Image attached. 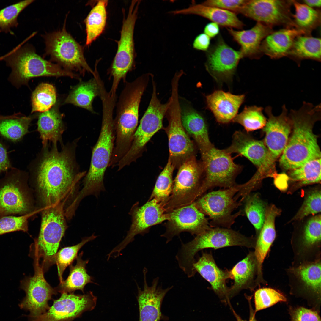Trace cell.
<instances>
[{
	"label": "cell",
	"instance_id": "6da1fadb",
	"mask_svg": "<svg viewBox=\"0 0 321 321\" xmlns=\"http://www.w3.org/2000/svg\"><path fill=\"white\" fill-rule=\"evenodd\" d=\"M78 140L62 146L48 144L30 168V184L35 194L37 210L63 204L66 209L78 193L80 180L86 171L79 172L75 159Z\"/></svg>",
	"mask_w": 321,
	"mask_h": 321
},
{
	"label": "cell",
	"instance_id": "7a4b0ae2",
	"mask_svg": "<svg viewBox=\"0 0 321 321\" xmlns=\"http://www.w3.org/2000/svg\"><path fill=\"white\" fill-rule=\"evenodd\" d=\"M321 105L304 101L297 110L292 109L289 116L293 131L280 160L287 170L299 168L312 160L321 158L317 138L313 132L315 123L320 119Z\"/></svg>",
	"mask_w": 321,
	"mask_h": 321
},
{
	"label": "cell",
	"instance_id": "3957f363",
	"mask_svg": "<svg viewBox=\"0 0 321 321\" xmlns=\"http://www.w3.org/2000/svg\"><path fill=\"white\" fill-rule=\"evenodd\" d=\"M150 76V74H144L124 83L114 119L115 139L111 158L115 162L119 161L130 147L138 125L140 102Z\"/></svg>",
	"mask_w": 321,
	"mask_h": 321
},
{
	"label": "cell",
	"instance_id": "277c9868",
	"mask_svg": "<svg viewBox=\"0 0 321 321\" xmlns=\"http://www.w3.org/2000/svg\"><path fill=\"white\" fill-rule=\"evenodd\" d=\"M102 102L101 130L92 149L90 166L84 177L83 187L77 195L79 201L91 195L97 198L101 192L106 190L104 176L111 160L115 139L113 115L116 103L114 100L108 98L103 99Z\"/></svg>",
	"mask_w": 321,
	"mask_h": 321
},
{
	"label": "cell",
	"instance_id": "5b68a950",
	"mask_svg": "<svg viewBox=\"0 0 321 321\" xmlns=\"http://www.w3.org/2000/svg\"><path fill=\"white\" fill-rule=\"evenodd\" d=\"M256 241L254 238L230 229L210 227L190 242L182 243L175 257L180 269L188 277H191L196 273L193 265L196 261L195 256L199 251L234 246L254 248Z\"/></svg>",
	"mask_w": 321,
	"mask_h": 321
},
{
	"label": "cell",
	"instance_id": "8992f818",
	"mask_svg": "<svg viewBox=\"0 0 321 321\" xmlns=\"http://www.w3.org/2000/svg\"><path fill=\"white\" fill-rule=\"evenodd\" d=\"M12 69L9 80L18 88L28 85L30 79L41 76H68L80 80L78 75L47 61L29 45L19 46L1 58Z\"/></svg>",
	"mask_w": 321,
	"mask_h": 321
},
{
	"label": "cell",
	"instance_id": "52a82bcc",
	"mask_svg": "<svg viewBox=\"0 0 321 321\" xmlns=\"http://www.w3.org/2000/svg\"><path fill=\"white\" fill-rule=\"evenodd\" d=\"M41 212L39 234L32 245L33 250L31 251H33L34 258L42 259L40 265L45 273L54 264L55 256L67 226L63 204L49 207Z\"/></svg>",
	"mask_w": 321,
	"mask_h": 321
},
{
	"label": "cell",
	"instance_id": "ba28073f",
	"mask_svg": "<svg viewBox=\"0 0 321 321\" xmlns=\"http://www.w3.org/2000/svg\"><path fill=\"white\" fill-rule=\"evenodd\" d=\"M28 178L27 172L12 167L0 179V218L39 212Z\"/></svg>",
	"mask_w": 321,
	"mask_h": 321
},
{
	"label": "cell",
	"instance_id": "9c48e42d",
	"mask_svg": "<svg viewBox=\"0 0 321 321\" xmlns=\"http://www.w3.org/2000/svg\"><path fill=\"white\" fill-rule=\"evenodd\" d=\"M152 82V91L149 105L135 131L130 149L117 165L118 171L136 161L142 155L148 142L163 127L169 101L161 103L157 95L154 80Z\"/></svg>",
	"mask_w": 321,
	"mask_h": 321
},
{
	"label": "cell",
	"instance_id": "30bf717a",
	"mask_svg": "<svg viewBox=\"0 0 321 321\" xmlns=\"http://www.w3.org/2000/svg\"><path fill=\"white\" fill-rule=\"evenodd\" d=\"M179 81H171V92L169 105L165 115L168 125L165 128L168 139L169 160L175 168L179 167L186 159L195 155V148L184 129L181 120V108L179 100Z\"/></svg>",
	"mask_w": 321,
	"mask_h": 321
},
{
	"label": "cell",
	"instance_id": "8fae6325",
	"mask_svg": "<svg viewBox=\"0 0 321 321\" xmlns=\"http://www.w3.org/2000/svg\"><path fill=\"white\" fill-rule=\"evenodd\" d=\"M139 1H132L128 15L123 19L120 37L118 43L117 51L107 74L112 79L109 94L116 95L120 81L125 83L127 74L133 69L134 65L133 35L137 18Z\"/></svg>",
	"mask_w": 321,
	"mask_h": 321
},
{
	"label": "cell",
	"instance_id": "7c38bea8",
	"mask_svg": "<svg viewBox=\"0 0 321 321\" xmlns=\"http://www.w3.org/2000/svg\"><path fill=\"white\" fill-rule=\"evenodd\" d=\"M237 184L231 188L212 191L203 194L194 202L196 207L211 220L210 225L230 229L241 211L235 214L233 212L242 204L235 196L243 186Z\"/></svg>",
	"mask_w": 321,
	"mask_h": 321
},
{
	"label": "cell",
	"instance_id": "4fadbf2b",
	"mask_svg": "<svg viewBox=\"0 0 321 321\" xmlns=\"http://www.w3.org/2000/svg\"><path fill=\"white\" fill-rule=\"evenodd\" d=\"M230 155L224 149H220L214 146L201 157L203 177L199 197L208 190L215 187L226 188L237 184L235 179L242 167L234 162Z\"/></svg>",
	"mask_w": 321,
	"mask_h": 321
},
{
	"label": "cell",
	"instance_id": "5bb4252c",
	"mask_svg": "<svg viewBox=\"0 0 321 321\" xmlns=\"http://www.w3.org/2000/svg\"><path fill=\"white\" fill-rule=\"evenodd\" d=\"M178 168L171 193L164 206L167 213L191 204L199 197L203 177L201 162H198L193 155L186 159Z\"/></svg>",
	"mask_w": 321,
	"mask_h": 321
},
{
	"label": "cell",
	"instance_id": "9a60e30c",
	"mask_svg": "<svg viewBox=\"0 0 321 321\" xmlns=\"http://www.w3.org/2000/svg\"><path fill=\"white\" fill-rule=\"evenodd\" d=\"M46 52L52 60L71 71L75 70L84 76L86 73L93 76L95 73L87 63L81 46L66 30H61L45 36Z\"/></svg>",
	"mask_w": 321,
	"mask_h": 321
},
{
	"label": "cell",
	"instance_id": "2e32d148",
	"mask_svg": "<svg viewBox=\"0 0 321 321\" xmlns=\"http://www.w3.org/2000/svg\"><path fill=\"white\" fill-rule=\"evenodd\" d=\"M128 214L131 218L130 229L124 240L108 254V259L114 254H116L115 257L119 256L120 252L134 240L136 235H144L148 232L152 226L167 221L169 218L164 204L154 199L148 200L141 206L139 202H136L132 206Z\"/></svg>",
	"mask_w": 321,
	"mask_h": 321
},
{
	"label": "cell",
	"instance_id": "e0dca14e",
	"mask_svg": "<svg viewBox=\"0 0 321 321\" xmlns=\"http://www.w3.org/2000/svg\"><path fill=\"white\" fill-rule=\"evenodd\" d=\"M292 4V0H248L234 12L272 27L282 26L284 28H295L291 11Z\"/></svg>",
	"mask_w": 321,
	"mask_h": 321
},
{
	"label": "cell",
	"instance_id": "ac0fdd59",
	"mask_svg": "<svg viewBox=\"0 0 321 321\" xmlns=\"http://www.w3.org/2000/svg\"><path fill=\"white\" fill-rule=\"evenodd\" d=\"M34 260V276L26 277L20 284V288L25 291L26 296L19 307L29 312V314L26 315L29 320L47 311L50 307L49 301L52 299L53 295L58 294L55 288L52 287L45 279L39 260L36 258Z\"/></svg>",
	"mask_w": 321,
	"mask_h": 321
},
{
	"label": "cell",
	"instance_id": "d6986e66",
	"mask_svg": "<svg viewBox=\"0 0 321 321\" xmlns=\"http://www.w3.org/2000/svg\"><path fill=\"white\" fill-rule=\"evenodd\" d=\"M97 297L91 291L83 295L62 293L44 314L28 321H73L95 307Z\"/></svg>",
	"mask_w": 321,
	"mask_h": 321
},
{
	"label": "cell",
	"instance_id": "ffe728a7",
	"mask_svg": "<svg viewBox=\"0 0 321 321\" xmlns=\"http://www.w3.org/2000/svg\"><path fill=\"white\" fill-rule=\"evenodd\" d=\"M168 213L169 218L165 224L166 230L161 235L166 239V243L182 232H187L196 236L210 227L208 219L196 207L194 202Z\"/></svg>",
	"mask_w": 321,
	"mask_h": 321
},
{
	"label": "cell",
	"instance_id": "44dd1931",
	"mask_svg": "<svg viewBox=\"0 0 321 321\" xmlns=\"http://www.w3.org/2000/svg\"><path fill=\"white\" fill-rule=\"evenodd\" d=\"M206 51V69L216 80L224 81L230 78L240 60V51L229 46L221 35Z\"/></svg>",
	"mask_w": 321,
	"mask_h": 321
},
{
	"label": "cell",
	"instance_id": "7402d4cb",
	"mask_svg": "<svg viewBox=\"0 0 321 321\" xmlns=\"http://www.w3.org/2000/svg\"><path fill=\"white\" fill-rule=\"evenodd\" d=\"M272 109L270 106L265 108L268 119L263 128L265 133V143L274 160L283 152L286 146L292 128V123L285 105L282 106L281 112L278 116H274Z\"/></svg>",
	"mask_w": 321,
	"mask_h": 321
},
{
	"label": "cell",
	"instance_id": "603a6c76",
	"mask_svg": "<svg viewBox=\"0 0 321 321\" xmlns=\"http://www.w3.org/2000/svg\"><path fill=\"white\" fill-rule=\"evenodd\" d=\"M147 271V269L145 267L143 270V289L141 290L137 284L139 321H160L162 317L161 307L163 300L173 286L164 289L161 286H158V277L154 278L152 285L149 286L146 280Z\"/></svg>",
	"mask_w": 321,
	"mask_h": 321
},
{
	"label": "cell",
	"instance_id": "cb8c5ba5",
	"mask_svg": "<svg viewBox=\"0 0 321 321\" xmlns=\"http://www.w3.org/2000/svg\"><path fill=\"white\" fill-rule=\"evenodd\" d=\"M224 150L229 154L236 153L246 158L259 170H262L273 160L262 141L254 139L242 131L234 133L230 145Z\"/></svg>",
	"mask_w": 321,
	"mask_h": 321
},
{
	"label": "cell",
	"instance_id": "d4e9b609",
	"mask_svg": "<svg viewBox=\"0 0 321 321\" xmlns=\"http://www.w3.org/2000/svg\"><path fill=\"white\" fill-rule=\"evenodd\" d=\"M193 267L210 284L211 288L221 301L231 305L228 298L229 287L226 280L230 278V272L219 268L211 253L203 252L201 256L194 262Z\"/></svg>",
	"mask_w": 321,
	"mask_h": 321
},
{
	"label": "cell",
	"instance_id": "484cf974",
	"mask_svg": "<svg viewBox=\"0 0 321 321\" xmlns=\"http://www.w3.org/2000/svg\"><path fill=\"white\" fill-rule=\"evenodd\" d=\"M233 40L240 46L239 51L242 58L258 59L263 55L260 50L261 43L268 34L274 31L273 27L260 22L251 29L236 30L227 28Z\"/></svg>",
	"mask_w": 321,
	"mask_h": 321
},
{
	"label": "cell",
	"instance_id": "4316f807",
	"mask_svg": "<svg viewBox=\"0 0 321 321\" xmlns=\"http://www.w3.org/2000/svg\"><path fill=\"white\" fill-rule=\"evenodd\" d=\"M180 108L182 125L188 135L195 140L202 157L214 146L209 139L206 122L203 117L190 105H180Z\"/></svg>",
	"mask_w": 321,
	"mask_h": 321
},
{
	"label": "cell",
	"instance_id": "83f0119b",
	"mask_svg": "<svg viewBox=\"0 0 321 321\" xmlns=\"http://www.w3.org/2000/svg\"><path fill=\"white\" fill-rule=\"evenodd\" d=\"M207 106L218 122L227 124L232 121L243 102L245 95H235L218 90L206 96Z\"/></svg>",
	"mask_w": 321,
	"mask_h": 321
},
{
	"label": "cell",
	"instance_id": "f1b7e54d",
	"mask_svg": "<svg viewBox=\"0 0 321 321\" xmlns=\"http://www.w3.org/2000/svg\"><path fill=\"white\" fill-rule=\"evenodd\" d=\"M229 272L230 278L234 281L233 285L229 290L228 298L229 300L242 290L252 291L258 285L257 263L254 252H249Z\"/></svg>",
	"mask_w": 321,
	"mask_h": 321
},
{
	"label": "cell",
	"instance_id": "f546056e",
	"mask_svg": "<svg viewBox=\"0 0 321 321\" xmlns=\"http://www.w3.org/2000/svg\"><path fill=\"white\" fill-rule=\"evenodd\" d=\"M303 32L296 28H287L274 31L267 35L262 41L260 50L262 55L271 59H278L287 56L295 38Z\"/></svg>",
	"mask_w": 321,
	"mask_h": 321
},
{
	"label": "cell",
	"instance_id": "4dcf8cb0",
	"mask_svg": "<svg viewBox=\"0 0 321 321\" xmlns=\"http://www.w3.org/2000/svg\"><path fill=\"white\" fill-rule=\"evenodd\" d=\"M174 15L192 14L204 17L215 23L219 26L227 28L241 29L244 24L232 12L200 4H193L188 7L174 10Z\"/></svg>",
	"mask_w": 321,
	"mask_h": 321
},
{
	"label": "cell",
	"instance_id": "1f68e13d",
	"mask_svg": "<svg viewBox=\"0 0 321 321\" xmlns=\"http://www.w3.org/2000/svg\"><path fill=\"white\" fill-rule=\"evenodd\" d=\"M57 103L49 110L41 113L37 122V130L40 134L43 147L48 142L57 144L62 143V135L65 130L63 115L59 109Z\"/></svg>",
	"mask_w": 321,
	"mask_h": 321
},
{
	"label": "cell",
	"instance_id": "d6a6232c",
	"mask_svg": "<svg viewBox=\"0 0 321 321\" xmlns=\"http://www.w3.org/2000/svg\"><path fill=\"white\" fill-rule=\"evenodd\" d=\"M281 212L274 205L266 208L265 221L256 241L254 252L259 274L262 273V263L275 238V220Z\"/></svg>",
	"mask_w": 321,
	"mask_h": 321
},
{
	"label": "cell",
	"instance_id": "836d02e7",
	"mask_svg": "<svg viewBox=\"0 0 321 321\" xmlns=\"http://www.w3.org/2000/svg\"><path fill=\"white\" fill-rule=\"evenodd\" d=\"M95 65L93 77L86 81H81L71 89L65 99L64 104H71L84 108L94 114L92 103L97 96L100 95V86L97 78L98 72Z\"/></svg>",
	"mask_w": 321,
	"mask_h": 321
},
{
	"label": "cell",
	"instance_id": "e575fe53",
	"mask_svg": "<svg viewBox=\"0 0 321 321\" xmlns=\"http://www.w3.org/2000/svg\"><path fill=\"white\" fill-rule=\"evenodd\" d=\"M83 254L82 251L76 259L75 265L70 266V273L67 278L60 282L55 288L57 292L70 293L77 290L81 291L84 293L85 286L89 283L97 284L93 281V278L87 272L86 266L89 260H83L82 257Z\"/></svg>",
	"mask_w": 321,
	"mask_h": 321
},
{
	"label": "cell",
	"instance_id": "d590c367",
	"mask_svg": "<svg viewBox=\"0 0 321 321\" xmlns=\"http://www.w3.org/2000/svg\"><path fill=\"white\" fill-rule=\"evenodd\" d=\"M295 62L298 66L305 59L320 62L321 39L310 36L300 35L295 39L287 56Z\"/></svg>",
	"mask_w": 321,
	"mask_h": 321
},
{
	"label": "cell",
	"instance_id": "8d00e7d4",
	"mask_svg": "<svg viewBox=\"0 0 321 321\" xmlns=\"http://www.w3.org/2000/svg\"><path fill=\"white\" fill-rule=\"evenodd\" d=\"M295 277L307 292L320 299L321 294V262L303 264L292 270Z\"/></svg>",
	"mask_w": 321,
	"mask_h": 321
},
{
	"label": "cell",
	"instance_id": "74e56055",
	"mask_svg": "<svg viewBox=\"0 0 321 321\" xmlns=\"http://www.w3.org/2000/svg\"><path fill=\"white\" fill-rule=\"evenodd\" d=\"M295 9L293 14L295 28L303 32L304 35H311L312 32L321 24V11L295 0H292Z\"/></svg>",
	"mask_w": 321,
	"mask_h": 321
},
{
	"label": "cell",
	"instance_id": "f35d334b",
	"mask_svg": "<svg viewBox=\"0 0 321 321\" xmlns=\"http://www.w3.org/2000/svg\"><path fill=\"white\" fill-rule=\"evenodd\" d=\"M108 3L107 0L98 1L86 18V45L91 44L104 30L107 20Z\"/></svg>",
	"mask_w": 321,
	"mask_h": 321
},
{
	"label": "cell",
	"instance_id": "ab89813d",
	"mask_svg": "<svg viewBox=\"0 0 321 321\" xmlns=\"http://www.w3.org/2000/svg\"><path fill=\"white\" fill-rule=\"evenodd\" d=\"M34 117H26L20 114L0 120V136L13 142L19 141L29 132V126Z\"/></svg>",
	"mask_w": 321,
	"mask_h": 321
},
{
	"label": "cell",
	"instance_id": "60d3db41",
	"mask_svg": "<svg viewBox=\"0 0 321 321\" xmlns=\"http://www.w3.org/2000/svg\"><path fill=\"white\" fill-rule=\"evenodd\" d=\"M56 91L54 86L48 83H42L32 92L31 113L43 112L54 106L56 101Z\"/></svg>",
	"mask_w": 321,
	"mask_h": 321
},
{
	"label": "cell",
	"instance_id": "b9f144b4",
	"mask_svg": "<svg viewBox=\"0 0 321 321\" xmlns=\"http://www.w3.org/2000/svg\"><path fill=\"white\" fill-rule=\"evenodd\" d=\"M175 168L174 166L168 159L166 166L157 180L149 200L155 199L165 205L172 190L173 184L172 176Z\"/></svg>",
	"mask_w": 321,
	"mask_h": 321
},
{
	"label": "cell",
	"instance_id": "7bdbcfd3",
	"mask_svg": "<svg viewBox=\"0 0 321 321\" xmlns=\"http://www.w3.org/2000/svg\"><path fill=\"white\" fill-rule=\"evenodd\" d=\"M263 109L262 107L256 106L245 107L232 121L242 125L247 132L263 128L267 121Z\"/></svg>",
	"mask_w": 321,
	"mask_h": 321
},
{
	"label": "cell",
	"instance_id": "ee69618b",
	"mask_svg": "<svg viewBox=\"0 0 321 321\" xmlns=\"http://www.w3.org/2000/svg\"><path fill=\"white\" fill-rule=\"evenodd\" d=\"M244 211L248 219L259 233L264 224L266 208L257 193H250L245 198Z\"/></svg>",
	"mask_w": 321,
	"mask_h": 321
},
{
	"label": "cell",
	"instance_id": "f6af8a7d",
	"mask_svg": "<svg viewBox=\"0 0 321 321\" xmlns=\"http://www.w3.org/2000/svg\"><path fill=\"white\" fill-rule=\"evenodd\" d=\"M321 158L310 161L302 166L291 170L289 176L301 185L320 182Z\"/></svg>",
	"mask_w": 321,
	"mask_h": 321
},
{
	"label": "cell",
	"instance_id": "bcb514c9",
	"mask_svg": "<svg viewBox=\"0 0 321 321\" xmlns=\"http://www.w3.org/2000/svg\"><path fill=\"white\" fill-rule=\"evenodd\" d=\"M97 236L93 234L89 237L83 238L79 243L71 246L65 247L57 252L54 257V264H56L60 282L63 280L62 275L66 268L71 265L76 259L78 253L81 248L87 243L94 240Z\"/></svg>",
	"mask_w": 321,
	"mask_h": 321
},
{
	"label": "cell",
	"instance_id": "7dc6e473",
	"mask_svg": "<svg viewBox=\"0 0 321 321\" xmlns=\"http://www.w3.org/2000/svg\"><path fill=\"white\" fill-rule=\"evenodd\" d=\"M34 1L33 0L23 1L0 10V32H9L13 34L10 29L18 26L17 18L19 14Z\"/></svg>",
	"mask_w": 321,
	"mask_h": 321
},
{
	"label": "cell",
	"instance_id": "c3c4849f",
	"mask_svg": "<svg viewBox=\"0 0 321 321\" xmlns=\"http://www.w3.org/2000/svg\"><path fill=\"white\" fill-rule=\"evenodd\" d=\"M321 219V215L319 214L312 217L307 222L300 245L302 251H309L320 246Z\"/></svg>",
	"mask_w": 321,
	"mask_h": 321
},
{
	"label": "cell",
	"instance_id": "681fc988",
	"mask_svg": "<svg viewBox=\"0 0 321 321\" xmlns=\"http://www.w3.org/2000/svg\"><path fill=\"white\" fill-rule=\"evenodd\" d=\"M255 313L280 302H286V298L281 293L270 288H261L254 295Z\"/></svg>",
	"mask_w": 321,
	"mask_h": 321
},
{
	"label": "cell",
	"instance_id": "f907efd6",
	"mask_svg": "<svg viewBox=\"0 0 321 321\" xmlns=\"http://www.w3.org/2000/svg\"><path fill=\"white\" fill-rule=\"evenodd\" d=\"M37 213L34 212L25 215L7 216L0 218V235L16 231L28 232L29 220Z\"/></svg>",
	"mask_w": 321,
	"mask_h": 321
},
{
	"label": "cell",
	"instance_id": "816d5d0a",
	"mask_svg": "<svg viewBox=\"0 0 321 321\" xmlns=\"http://www.w3.org/2000/svg\"><path fill=\"white\" fill-rule=\"evenodd\" d=\"M321 198L320 190H315L309 193L292 220H300L309 215L320 212Z\"/></svg>",
	"mask_w": 321,
	"mask_h": 321
},
{
	"label": "cell",
	"instance_id": "f5cc1de1",
	"mask_svg": "<svg viewBox=\"0 0 321 321\" xmlns=\"http://www.w3.org/2000/svg\"><path fill=\"white\" fill-rule=\"evenodd\" d=\"M247 1L248 0H208L201 3L206 6L234 12L244 5Z\"/></svg>",
	"mask_w": 321,
	"mask_h": 321
},
{
	"label": "cell",
	"instance_id": "db71d44e",
	"mask_svg": "<svg viewBox=\"0 0 321 321\" xmlns=\"http://www.w3.org/2000/svg\"><path fill=\"white\" fill-rule=\"evenodd\" d=\"M291 321H321L316 311L300 307L291 311Z\"/></svg>",
	"mask_w": 321,
	"mask_h": 321
},
{
	"label": "cell",
	"instance_id": "11a10c76",
	"mask_svg": "<svg viewBox=\"0 0 321 321\" xmlns=\"http://www.w3.org/2000/svg\"><path fill=\"white\" fill-rule=\"evenodd\" d=\"M7 151V146L0 136V174L6 172L12 167Z\"/></svg>",
	"mask_w": 321,
	"mask_h": 321
},
{
	"label": "cell",
	"instance_id": "9f6ffc18",
	"mask_svg": "<svg viewBox=\"0 0 321 321\" xmlns=\"http://www.w3.org/2000/svg\"><path fill=\"white\" fill-rule=\"evenodd\" d=\"M211 38L204 33H201L195 39L193 44L195 49L207 51L210 47Z\"/></svg>",
	"mask_w": 321,
	"mask_h": 321
},
{
	"label": "cell",
	"instance_id": "6f0895ef",
	"mask_svg": "<svg viewBox=\"0 0 321 321\" xmlns=\"http://www.w3.org/2000/svg\"><path fill=\"white\" fill-rule=\"evenodd\" d=\"M219 26L213 22L207 24L204 30V33L210 38H214L217 36L219 33Z\"/></svg>",
	"mask_w": 321,
	"mask_h": 321
},
{
	"label": "cell",
	"instance_id": "680465c9",
	"mask_svg": "<svg viewBox=\"0 0 321 321\" xmlns=\"http://www.w3.org/2000/svg\"><path fill=\"white\" fill-rule=\"evenodd\" d=\"M246 297L248 303L250 310L249 317L248 320L247 321L243 319L241 317L237 314L235 312L232 306H230V309H231L234 316L235 317L237 321H257L255 317V313L253 309L251 303V298L250 297H248L247 296Z\"/></svg>",
	"mask_w": 321,
	"mask_h": 321
},
{
	"label": "cell",
	"instance_id": "91938a15",
	"mask_svg": "<svg viewBox=\"0 0 321 321\" xmlns=\"http://www.w3.org/2000/svg\"><path fill=\"white\" fill-rule=\"evenodd\" d=\"M303 3L311 8L319 9L321 5V0H304L302 1Z\"/></svg>",
	"mask_w": 321,
	"mask_h": 321
}]
</instances>
